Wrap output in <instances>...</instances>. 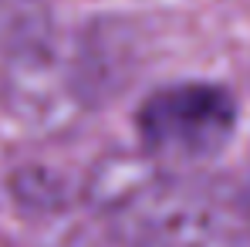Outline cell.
<instances>
[{"instance_id":"cell-1","label":"cell","mask_w":250,"mask_h":247,"mask_svg":"<svg viewBox=\"0 0 250 247\" xmlns=\"http://www.w3.org/2000/svg\"><path fill=\"white\" fill-rule=\"evenodd\" d=\"M98 203L125 247H247L237 213L216 193L152 173H112Z\"/></svg>"},{"instance_id":"cell-2","label":"cell","mask_w":250,"mask_h":247,"mask_svg":"<svg viewBox=\"0 0 250 247\" xmlns=\"http://www.w3.org/2000/svg\"><path fill=\"white\" fill-rule=\"evenodd\" d=\"M237 125L233 98L216 85H172L139 112V135L149 153L163 159H207L220 153Z\"/></svg>"}]
</instances>
